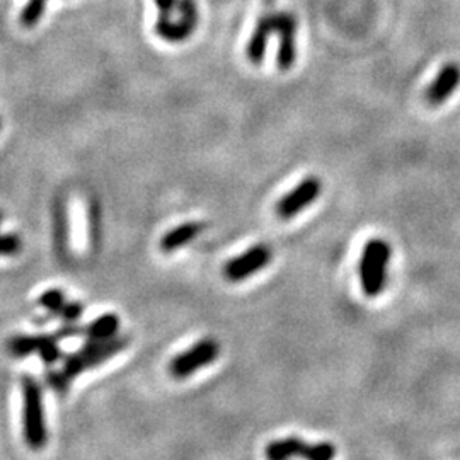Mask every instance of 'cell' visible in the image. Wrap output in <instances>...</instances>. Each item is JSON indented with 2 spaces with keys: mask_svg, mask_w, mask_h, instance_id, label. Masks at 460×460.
<instances>
[{
  "mask_svg": "<svg viewBox=\"0 0 460 460\" xmlns=\"http://www.w3.org/2000/svg\"><path fill=\"white\" fill-rule=\"evenodd\" d=\"M220 356V343L213 338H205V340L198 341L186 351L172 358L171 365H169V371L172 377L176 378H186L198 371L200 368L208 367L210 363L215 362Z\"/></svg>",
  "mask_w": 460,
  "mask_h": 460,
  "instance_id": "3957f363",
  "label": "cell"
},
{
  "mask_svg": "<svg viewBox=\"0 0 460 460\" xmlns=\"http://www.w3.org/2000/svg\"><path fill=\"white\" fill-rule=\"evenodd\" d=\"M118 324H120V321H118L116 315L113 314L102 315V318H99L98 321L91 324L87 333H89L92 340H106V338H111L113 334L116 333Z\"/></svg>",
  "mask_w": 460,
  "mask_h": 460,
  "instance_id": "7c38bea8",
  "label": "cell"
},
{
  "mask_svg": "<svg viewBox=\"0 0 460 460\" xmlns=\"http://www.w3.org/2000/svg\"><path fill=\"white\" fill-rule=\"evenodd\" d=\"M460 86V65L457 62H450L441 67L440 72L436 73L435 80L430 84L426 91V102L432 106H440L447 101L448 98L454 95Z\"/></svg>",
  "mask_w": 460,
  "mask_h": 460,
  "instance_id": "ba28073f",
  "label": "cell"
},
{
  "mask_svg": "<svg viewBox=\"0 0 460 460\" xmlns=\"http://www.w3.org/2000/svg\"><path fill=\"white\" fill-rule=\"evenodd\" d=\"M39 304H42L43 307H46L48 311L60 312L62 307H64V293H62L60 290H48L46 293L42 295Z\"/></svg>",
  "mask_w": 460,
  "mask_h": 460,
  "instance_id": "9a60e30c",
  "label": "cell"
},
{
  "mask_svg": "<svg viewBox=\"0 0 460 460\" xmlns=\"http://www.w3.org/2000/svg\"><path fill=\"white\" fill-rule=\"evenodd\" d=\"M336 455V447L329 441H319V443H307L302 454V459L307 460H331Z\"/></svg>",
  "mask_w": 460,
  "mask_h": 460,
  "instance_id": "5bb4252c",
  "label": "cell"
},
{
  "mask_svg": "<svg viewBox=\"0 0 460 460\" xmlns=\"http://www.w3.org/2000/svg\"><path fill=\"white\" fill-rule=\"evenodd\" d=\"M38 338H16L10 344L12 353L16 355H29V353L36 351L38 349Z\"/></svg>",
  "mask_w": 460,
  "mask_h": 460,
  "instance_id": "2e32d148",
  "label": "cell"
},
{
  "mask_svg": "<svg viewBox=\"0 0 460 460\" xmlns=\"http://www.w3.org/2000/svg\"><path fill=\"white\" fill-rule=\"evenodd\" d=\"M45 7L46 0H29L24 6L23 12H21V24L24 28H35L45 14Z\"/></svg>",
  "mask_w": 460,
  "mask_h": 460,
  "instance_id": "4fadbf2b",
  "label": "cell"
},
{
  "mask_svg": "<svg viewBox=\"0 0 460 460\" xmlns=\"http://www.w3.org/2000/svg\"><path fill=\"white\" fill-rule=\"evenodd\" d=\"M60 312L64 314L65 319H70V321H72V319L79 318L80 312H82V307H80V305H77V304H68V305H64Z\"/></svg>",
  "mask_w": 460,
  "mask_h": 460,
  "instance_id": "ffe728a7",
  "label": "cell"
},
{
  "mask_svg": "<svg viewBox=\"0 0 460 460\" xmlns=\"http://www.w3.org/2000/svg\"><path fill=\"white\" fill-rule=\"evenodd\" d=\"M38 349H39V353H42L43 358H45L48 363L55 362V360L60 356V353H58V348L55 346L53 341L46 340V338H42V340L38 341Z\"/></svg>",
  "mask_w": 460,
  "mask_h": 460,
  "instance_id": "e0dca14e",
  "label": "cell"
},
{
  "mask_svg": "<svg viewBox=\"0 0 460 460\" xmlns=\"http://www.w3.org/2000/svg\"><path fill=\"white\" fill-rule=\"evenodd\" d=\"M207 229V223L203 222H186L174 227L160 239V249L164 252H174L184 248L190 242H193L198 235Z\"/></svg>",
  "mask_w": 460,
  "mask_h": 460,
  "instance_id": "9c48e42d",
  "label": "cell"
},
{
  "mask_svg": "<svg viewBox=\"0 0 460 460\" xmlns=\"http://www.w3.org/2000/svg\"><path fill=\"white\" fill-rule=\"evenodd\" d=\"M19 249V239L14 235H6L0 237V254H12Z\"/></svg>",
  "mask_w": 460,
  "mask_h": 460,
  "instance_id": "d6986e66",
  "label": "cell"
},
{
  "mask_svg": "<svg viewBox=\"0 0 460 460\" xmlns=\"http://www.w3.org/2000/svg\"><path fill=\"white\" fill-rule=\"evenodd\" d=\"M179 0H156V6L159 9V16L172 17V14L178 10Z\"/></svg>",
  "mask_w": 460,
  "mask_h": 460,
  "instance_id": "ac0fdd59",
  "label": "cell"
},
{
  "mask_svg": "<svg viewBox=\"0 0 460 460\" xmlns=\"http://www.w3.org/2000/svg\"><path fill=\"white\" fill-rule=\"evenodd\" d=\"M391 246L380 237H374L367 242L360 257V283L368 299H375L385 290L387 268L391 261Z\"/></svg>",
  "mask_w": 460,
  "mask_h": 460,
  "instance_id": "6da1fadb",
  "label": "cell"
},
{
  "mask_svg": "<svg viewBox=\"0 0 460 460\" xmlns=\"http://www.w3.org/2000/svg\"><path fill=\"white\" fill-rule=\"evenodd\" d=\"M273 33L275 28L273 21H271V14L270 16L261 17V19L257 21L251 39H249L248 43V48H246V53H248V58L251 64L259 65L261 62L264 60L268 42H270V36L273 35Z\"/></svg>",
  "mask_w": 460,
  "mask_h": 460,
  "instance_id": "30bf717a",
  "label": "cell"
},
{
  "mask_svg": "<svg viewBox=\"0 0 460 460\" xmlns=\"http://www.w3.org/2000/svg\"><path fill=\"white\" fill-rule=\"evenodd\" d=\"M322 191V183L321 179L315 178V176H309L304 181H300L293 187L290 193H286L285 196L279 198V201L276 203V213L282 220H290L293 217L299 215L300 212H304L309 205L314 203L319 198Z\"/></svg>",
  "mask_w": 460,
  "mask_h": 460,
  "instance_id": "8992f818",
  "label": "cell"
},
{
  "mask_svg": "<svg viewBox=\"0 0 460 460\" xmlns=\"http://www.w3.org/2000/svg\"><path fill=\"white\" fill-rule=\"evenodd\" d=\"M271 21H273L275 33L279 35V48H278V57H276V64L278 68L286 72L293 67L297 60V23L295 16L290 12H278L271 14Z\"/></svg>",
  "mask_w": 460,
  "mask_h": 460,
  "instance_id": "52a82bcc",
  "label": "cell"
},
{
  "mask_svg": "<svg viewBox=\"0 0 460 460\" xmlns=\"http://www.w3.org/2000/svg\"><path fill=\"white\" fill-rule=\"evenodd\" d=\"M305 441L299 436H286L271 441L266 447V457L271 460H285L292 457H302L305 450Z\"/></svg>",
  "mask_w": 460,
  "mask_h": 460,
  "instance_id": "8fae6325",
  "label": "cell"
},
{
  "mask_svg": "<svg viewBox=\"0 0 460 460\" xmlns=\"http://www.w3.org/2000/svg\"><path fill=\"white\" fill-rule=\"evenodd\" d=\"M271 259H273V252H271L270 246H252L251 249L239 254L237 257L230 259L223 266V276L232 283L242 282V279L251 278L252 275L259 273L263 268H266L271 263Z\"/></svg>",
  "mask_w": 460,
  "mask_h": 460,
  "instance_id": "5b68a950",
  "label": "cell"
},
{
  "mask_svg": "<svg viewBox=\"0 0 460 460\" xmlns=\"http://www.w3.org/2000/svg\"><path fill=\"white\" fill-rule=\"evenodd\" d=\"M179 19L172 21V17L159 16L156 23V33L164 42L183 43L190 38L198 26V7L194 0H179L178 10Z\"/></svg>",
  "mask_w": 460,
  "mask_h": 460,
  "instance_id": "277c9868",
  "label": "cell"
},
{
  "mask_svg": "<svg viewBox=\"0 0 460 460\" xmlns=\"http://www.w3.org/2000/svg\"><path fill=\"white\" fill-rule=\"evenodd\" d=\"M23 425L26 441L33 448H42L46 441L45 418H43V401L38 384L31 377L23 382Z\"/></svg>",
  "mask_w": 460,
  "mask_h": 460,
  "instance_id": "7a4b0ae2",
  "label": "cell"
}]
</instances>
